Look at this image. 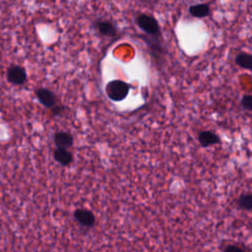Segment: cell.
<instances>
[{
	"label": "cell",
	"mask_w": 252,
	"mask_h": 252,
	"mask_svg": "<svg viewBox=\"0 0 252 252\" xmlns=\"http://www.w3.org/2000/svg\"><path fill=\"white\" fill-rule=\"evenodd\" d=\"M135 22L137 27L144 33L148 34L151 38L159 40V38L161 37L160 28L158 22L154 16L146 13H141L135 18Z\"/></svg>",
	"instance_id": "1"
},
{
	"label": "cell",
	"mask_w": 252,
	"mask_h": 252,
	"mask_svg": "<svg viewBox=\"0 0 252 252\" xmlns=\"http://www.w3.org/2000/svg\"><path fill=\"white\" fill-rule=\"evenodd\" d=\"M130 89V84L122 80H112L106 84L105 93L112 101H121L127 97Z\"/></svg>",
	"instance_id": "2"
},
{
	"label": "cell",
	"mask_w": 252,
	"mask_h": 252,
	"mask_svg": "<svg viewBox=\"0 0 252 252\" xmlns=\"http://www.w3.org/2000/svg\"><path fill=\"white\" fill-rule=\"evenodd\" d=\"M7 80L13 85H23L27 81L26 70L19 65H12L7 70Z\"/></svg>",
	"instance_id": "3"
},
{
	"label": "cell",
	"mask_w": 252,
	"mask_h": 252,
	"mask_svg": "<svg viewBox=\"0 0 252 252\" xmlns=\"http://www.w3.org/2000/svg\"><path fill=\"white\" fill-rule=\"evenodd\" d=\"M95 28L99 34L105 37H115L118 33V29L115 24L109 20H97L95 23Z\"/></svg>",
	"instance_id": "4"
},
{
	"label": "cell",
	"mask_w": 252,
	"mask_h": 252,
	"mask_svg": "<svg viewBox=\"0 0 252 252\" xmlns=\"http://www.w3.org/2000/svg\"><path fill=\"white\" fill-rule=\"evenodd\" d=\"M36 97L38 100L46 107H54L55 105V95L52 92L47 89L39 88L35 91Z\"/></svg>",
	"instance_id": "5"
},
{
	"label": "cell",
	"mask_w": 252,
	"mask_h": 252,
	"mask_svg": "<svg viewBox=\"0 0 252 252\" xmlns=\"http://www.w3.org/2000/svg\"><path fill=\"white\" fill-rule=\"evenodd\" d=\"M75 219L85 226H93L94 224L95 219L94 214L89 211V210H84V209H78L75 214H74Z\"/></svg>",
	"instance_id": "6"
},
{
	"label": "cell",
	"mask_w": 252,
	"mask_h": 252,
	"mask_svg": "<svg viewBox=\"0 0 252 252\" xmlns=\"http://www.w3.org/2000/svg\"><path fill=\"white\" fill-rule=\"evenodd\" d=\"M198 141L204 148L220 143V137L212 131H201L198 134Z\"/></svg>",
	"instance_id": "7"
},
{
	"label": "cell",
	"mask_w": 252,
	"mask_h": 252,
	"mask_svg": "<svg viewBox=\"0 0 252 252\" xmlns=\"http://www.w3.org/2000/svg\"><path fill=\"white\" fill-rule=\"evenodd\" d=\"M188 12L194 18L203 19V18H206V17H208L210 15L211 9H210V6L208 4L200 3V4L191 5L188 8Z\"/></svg>",
	"instance_id": "8"
},
{
	"label": "cell",
	"mask_w": 252,
	"mask_h": 252,
	"mask_svg": "<svg viewBox=\"0 0 252 252\" xmlns=\"http://www.w3.org/2000/svg\"><path fill=\"white\" fill-rule=\"evenodd\" d=\"M235 64L245 70L252 71V54L248 52H239L235 56Z\"/></svg>",
	"instance_id": "9"
},
{
	"label": "cell",
	"mask_w": 252,
	"mask_h": 252,
	"mask_svg": "<svg viewBox=\"0 0 252 252\" xmlns=\"http://www.w3.org/2000/svg\"><path fill=\"white\" fill-rule=\"evenodd\" d=\"M54 158L59 163L63 165H68L73 160L72 154L68 152L65 148H57L54 151Z\"/></svg>",
	"instance_id": "10"
},
{
	"label": "cell",
	"mask_w": 252,
	"mask_h": 252,
	"mask_svg": "<svg viewBox=\"0 0 252 252\" xmlns=\"http://www.w3.org/2000/svg\"><path fill=\"white\" fill-rule=\"evenodd\" d=\"M54 141L58 148H68L73 144V137L66 132H58L54 136Z\"/></svg>",
	"instance_id": "11"
},
{
	"label": "cell",
	"mask_w": 252,
	"mask_h": 252,
	"mask_svg": "<svg viewBox=\"0 0 252 252\" xmlns=\"http://www.w3.org/2000/svg\"><path fill=\"white\" fill-rule=\"evenodd\" d=\"M237 203L240 209L246 210V211H252V193L241 195Z\"/></svg>",
	"instance_id": "12"
},
{
	"label": "cell",
	"mask_w": 252,
	"mask_h": 252,
	"mask_svg": "<svg viewBox=\"0 0 252 252\" xmlns=\"http://www.w3.org/2000/svg\"><path fill=\"white\" fill-rule=\"evenodd\" d=\"M240 103L243 109L252 111V94H244L241 98Z\"/></svg>",
	"instance_id": "13"
},
{
	"label": "cell",
	"mask_w": 252,
	"mask_h": 252,
	"mask_svg": "<svg viewBox=\"0 0 252 252\" xmlns=\"http://www.w3.org/2000/svg\"><path fill=\"white\" fill-rule=\"evenodd\" d=\"M222 252H248L247 249L236 244H227L224 246Z\"/></svg>",
	"instance_id": "14"
},
{
	"label": "cell",
	"mask_w": 252,
	"mask_h": 252,
	"mask_svg": "<svg viewBox=\"0 0 252 252\" xmlns=\"http://www.w3.org/2000/svg\"><path fill=\"white\" fill-rule=\"evenodd\" d=\"M146 1H148V2H152V3H154V2H157L158 0H146Z\"/></svg>",
	"instance_id": "15"
}]
</instances>
